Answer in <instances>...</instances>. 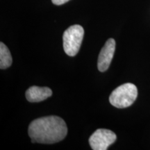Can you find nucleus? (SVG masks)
<instances>
[{
  "label": "nucleus",
  "mask_w": 150,
  "mask_h": 150,
  "mask_svg": "<svg viewBox=\"0 0 150 150\" xmlns=\"http://www.w3.org/2000/svg\"><path fill=\"white\" fill-rule=\"evenodd\" d=\"M67 134L66 123L58 116L38 118L29 127V135L32 142L53 144L61 141Z\"/></svg>",
  "instance_id": "1"
},
{
  "label": "nucleus",
  "mask_w": 150,
  "mask_h": 150,
  "mask_svg": "<svg viewBox=\"0 0 150 150\" xmlns=\"http://www.w3.org/2000/svg\"><path fill=\"white\" fill-rule=\"evenodd\" d=\"M138 97V89L134 84L127 83L118 86L109 97L110 103L118 108H125L130 106Z\"/></svg>",
  "instance_id": "2"
},
{
  "label": "nucleus",
  "mask_w": 150,
  "mask_h": 150,
  "mask_svg": "<svg viewBox=\"0 0 150 150\" xmlns=\"http://www.w3.org/2000/svg\"><path fill=\"white\" fill-rule=\"evenodd\" d=\"M117 138L115 134L109 129H97L89 138V144L93 150H106Z\"/></svg>",
  "instance_id": "4"
},
{
  "label": "nucleus",
  "mask_w": 150,
  "mask_h": 150,
  "mask_svg": "<svg viewBox=\"0 0 150 150\" xmlns=\"http://www.w3.org/2000/svg\"><path fill=\"white\" fill-rule=\"evenodd\" d=\"M12 64V56L10 51L3 42L0 43V68H8Z\"/></svg>",
  "instance_id": "7"
},
{
  "label": "nucleus",
  "mask_w": 150,
  "mask_h": 150,
  "mask_svg": "<svg viewBox=\"0 0 150 150\" xmlns=\"http://www.w3.org/2000/svg\"><path fill=\"white\" fill-rule=\"evenodd\" d=\"M52 91L48 87L31 86L26 92V98L30 102H42L52 96Z\"/></svg>",
  "instance_id": "6"
},
{
  "label": "nucleus",
  "mask_w": 150,
  "mask_h": 150,
  "mask_svg": "<svg viewBox=\"0 0 150 150\" xmlns=\"http://www.w3.org/2000/svg\"><path fill=\"white\" fill-rule=\"evenodd\" d=\"M83 28L79 24L71 26L65 31L63 35V49L67 55L74 56L79 51L83 38Z\"/></svg>",
  "instance_id": "3"
},
{
  "label": "nucleus",
  "mask_w": 150,
  "mask_h": 150,
  "mask_svg": "<svg viewBox=\"0 0 150 150\" xmlns=\"http://www.w3.org/2000/svg\"><path fill=\"white\" fill-rule=\"evenodd\" d=\"M69 1H70V0H52V3L55 5H62Z\"/></svg>",
  "instance_id": "8"
},
{
  "label": "nucleus",
  "mask_w": 150,
  "mask_h": 150,
  "mask_svg": "<svg viewBox=\"0 0 150 150\" xmlns=\"http://www.w3.org/2000/svg\"><path fill=\"white\" fill-rule=\"evenodd\" d=\"M115 50V41L110 38L101 50L97 61V67L100 72H105L109 67Z\"/></svg>",
  "instance_id": "5"
}]
</instances>
